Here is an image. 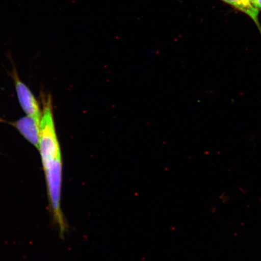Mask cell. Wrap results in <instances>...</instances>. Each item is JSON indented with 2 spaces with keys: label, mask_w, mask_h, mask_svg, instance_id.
<instances>
[{
  "label": "cell",
  "mask_w": 261,
  "mask_h": 261,
  "mask_svg": "<svg viewBox=\"0 0 261 261\" xmlns=\"http://www.w3.org/2000/svg\"><path fill=\"white\" fill-rule=\"evenodd\" d=\"M11 76L14 81L16 95L19 105L26 116L32 117L36 121L40 123L42 111L37 98L29 87L19 77L17 71L13 70Z\"/></svg>",
  "instance_id": "cell-3"
},
{
  "label": "cell",
  "mask_w": 261,
  "mask_h": 261,
  "mask_svg": "<svg viewBox=\"0 0 261 261\" xmlns=\"http://www.w3.org/2000/svg\"><path fill=\"white\" fill-rule=\"evenodd\" d=\"M42 117L40 122V143L38 151L43 168L62 158L54 115L53 103L50 95L42 97Z\"/></svg>",
  "instance_id": "cell-1"
},
{
  "label": "cell",
  "mask_w": 261,
  "mask_h": 261,
  "mask_svg": "<svg viewBox=\"0 0 261 261\" xmlns=\"http://www.w3.org/2000/svg\"><path fill=\"white\" fill-rule=\"evenodd\" d=\"M252 4L257 9L261 10V0H250Z\"/></svg>",
  "instance_id": "cell-6"
},
{
  "label": "cell",
  "mask_w": 261,
  "mask_h": 261,
  "mask_svg": "<svg viewBox=\"0 0 261 261\" xmlns=\"http://www.w3.org/2000/svg\"><path fill=\"white\" fill-rule=\"evenodd\" d=\"M46 181L49 203L55 223L57 224L62 236L67 228L61 210V189L63 182V160L58 159L43 168Z\"/></svg>",
  "instance_id": "cell-2"
},
{
  "label": "cell",
  "mask_w": 261,
  "mask_h": 261,
  "mask_svg": "<svg viewBox=\"0 0 261 261\" xmlns=\"http://www.w3.org/2000/svg\"><path fill=\"white\" fill-rule=\"evenodd\" d=\"M252 18L261 34V24L259 21V10L254 7L250 0H222Z\"/></svg>",
  "instance_id": "cell-5"
},
{
  "label": "cell",
  "mask_w": 261,
  "mask_h": 261,
  "mask_svg": "<svg viewBox=\"0 0 261 261\" xmlns=\"http://www.w3.org/2000/svg\"><path fill=\"white\" fill-rule=\"evenodd\" d=\"M12 125L28 142L38 149L40 123L31 117L25 116L12 123Z\"/></svg>",
  "instance_id": "cell-4"
},
{
  "label": "cell",
  "mask_w": 261,
  "mask_h": 261,
  "mask_svg": "<svg viewBox=\"0 0 261 261\" xmlns=\"http://www.w3.org/2000/svg\"><path fill=\"white\" fill-rule=\"evenodd\" d=\"M0 122H1V119H0Z\"/></svg>",
  "instance_id": "cell-7"
}]
</instances>
